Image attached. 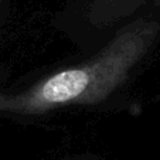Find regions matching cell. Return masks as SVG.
<instances>
[{
    "label": "cell",
    "instance_id": "6da1fadb",
    "mask_svg": "<svg viewBox=\"0 0 160 160\" xmlns=\"http://www.w3.org/2000/svg\"><path fill=\"white\" fill-rule=\"evenodd\" d=\"M159 31L160 24L154 20L135 21L89 60L45 77L21 92H0V113L42 115L64 106L102 102L128 79Z\"/></svg>",
    "mask_w": 160,
    "mask_h": 160
},
{
    "label": "cell",
    "instance_id": "7a4b0ae2",
    "mask_svg": "<svg viewBox=\"0 0 160 160\" xmlns=\"http://www.w3.org/2000/svg\"><path fill=\"white\" fill-rule=\"evenodd\" d=\"M148 0H94L88 10L91 23L105 26L139 10Z\"/></svg>",
    "mask_w": 160,
    "mask_h": 160
}]
</instances>
